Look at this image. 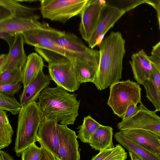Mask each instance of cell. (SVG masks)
<instances>
[{"instance_id": "f1b7e54d", "label": "cell", "mask_w": 160, "mask_h": 160, "mask_svg": "<svg viewBox=\"0 0 160 160\" xmlns=\"http://www.w3.org/2000/svg\"><path fill=\"white\" fill-rule=\"evenodd\" d=\"M114 4H108L124 11L125 12L143 3L148 4V0H123L115 1Z\"/></svg>"}, {"instance_id": "d6986e66", "label": "cell", "mask_w": 160, "mask_h": 160, "mask_svg": "<svg viewBox=\"0 0 160 160\" xmlns=\"http://www.w3.org/2000/svg\"><path fill=\"white\" fill-rule=\"evenodd\" d=\"M24 37L22 34L16 35L13 44L9 48L8 62L5 70L23 69L28 59L24 48Z\"/></svg>"}, {"instance_id": "ee69618b", "label": "cell", "mask_w": 160, "mask_h": 160, "mask_svg": "<svg viewBox=\"0 0 160 160\" xmlns=\"http://www.w3.org/2000/svg\"></svg>"}, {"instance_id": "e575fe53", "label": "cell", "mask_w": 160, "mask_h": 160, "mask_svg": "<svg viewBox=\"0 0 160 160\" xmlns=\"http://www.w3.org/2000/svg\"><path fill=\"white\" fill-rule=\"evenodd\" d=\"M114 148V147L100 151L98 153L92 157L91 160H104L112 152Z\"/></svg>"}, {"instance_id": "7402d4cb", "label": "cell", "mask_w": 160, "mask_h": 160, "mask_svg": "<svg viewBox=\"0 0 160 160\" xmlns=\"http://www.w3.org/2000/svg\"><path fill=\"white\" fill-rule=\"evenodd\" d=\"M152 65L150 78L143 86L146 91V97L155 107L154 111L156 112L160 111V73L152 64Z\"/></svg>"}, {"instance_id": "484cf974", "label": "cell", "mask_w": 160, "mask_h": 160, "mask_svg": "<svg viewBox=\"0 0 160 160\" xmlns=\"http://www.w3.org/2000/svg\"><path fill=\"white\" fill-rule=\"evenodd\" d=\"M23 69L15 68L6 70L0 73V86L22 82Z\"/></svg>"}, {"instance_id": "e0dca14e", "label": "cell", "mask_w": 160, "mask_h": 160, "mask_svg": "<svg viewBox=\"0 0 160 160\" xmlns=\"http://www.w3.org/2000/svg\"><path fill=\"white\" fill-rule=\"evenodd\" d=\"M50 76L41 71L31 84L23 90L19 96L20 103L22 106L33 102H36L42 92L51 83Z\"/></svg>"}, {"instance_id": "7c38bea8", "label": "cell", "mask_w": 160, "mask_h": 160, "mask_svg": "<svg viewBox=\"0 0 160 160\" xmlns=\"http://www.w3.org/2000/svg\"><path fill=\"white\" fill-rule=\"evenodd\" d=\"M59 147L58 160H80L78 136L67 125L58 124Z\"/></svg>"}, {"instance_id": "b9f144b4", "label": "cell", "mask_w": 160, "mask_h": 160, "mask_svg": "<svg viewBox=\"0 0 160 160\" xmlns=\"http://www.w3.org/2000/svg\"><path fill=\"white\" fill-rule=\"evenodd\" d=\"M152 132L158 135L160 138V132Z\"/></svg>"}, {"instance_id": "4dcf8cb0", "label": "cell", "mask_w": 160, "mask_h": 160, "mask_svg": "<svg viewBox=\"0 0 160 160\" xmlns=\"http://www.w3.org/2000/svg\"><path fill=\"white\" fill-rule=\"evenodd\" d=\"M20 83L0 86V93L4 95L13 97L21 88Z\"/></svg>"}, {"instance_id": "4fadbf2b", "label": "cell", "mask_w": 160, "mask_h": 160, "mask_svg": "<svg viewBox=\"0 0 160 160\" xmlns=\"http://www.w3.org/2000/svg\"><path fill=\"white\" fill-rule=\"evenodd\" d=\"M40 16L14 17L0 21V32H8L16 35L36 29L45 28L48 24L38 21Z\"/></svg>"}, {"instance_id": "7bdbcfd3", "label": "cell", "mask_w": 160, "mask_h": 160, "mask_svg": "<svg viewBox=\"0 0 160 160\" xmlns=\"http://www.w3.org/2000/svg\"><path fill=\"white\" fill-rule=\"evenodd\" d=\"M0 160H2L0 158Z\"/></svg>"}, {"instance_id": "44dd1931", "label": "cell", "mask_w": 160, "mask_h": 160, "mask_svg": "<svg viewBox=\"0 0 160 160\" xmlns=\"http://www.w3.org/2000/svg\"><path fill=\"white\" fill-rule=\"evenodd\" d=\"M113 129L111 127L101 125L92 136L89 144L99 151L114 147L112 142Z\"/></svg>"}, {"instance_id": "5b68a950", "label": "cell", "mask_w": 160, "mask_h": 160, "mask_svg": "<svg viewBox=\"0 0 160 160\" xmlns=\"http://www.w3.org/2000/svg\"><path fill=\"white\" fill-rule=\"evenodd\" d=\"M54 40L67 52L72 66L84 63L99 66V50L87 47L74 34L58 30Z\"/></svg>"}, {"instance_id": "5bb4252c", "label": "cell", "mask_w": 160, "mask_h": 160, "mask_svg": "<svg viewBox=\"0 0 160 160\" xmlns=\"http://www.w3.org/2000/svg\"><path fill=\"white\" fill-rule=\"evenodd\" d=\"M58 122L47 117L43 118L37 135V141L42 143L56 158L59 147Z\"/></svg>"}, {"instance_id": "2e32d148", "label": "cell", "mask_w": 160, "mask_h": 160, "mask_svg": "<svg viewBox=\"0 0 160 160\" xmlns=\"http://www.w3.org/2000/svg\"><path fill=\"white\" fill-rule=\"evenodd\" d=\"M134 78L139 84L143 85L150 77L152 64L148 56L143 49L133 53L129 61Z\"/></svg>"}, {"instance_id": "f546056e", "label": "cell", "mask_w": 160, "mask_h": 160, "mask_svg": "<svg viewBox=\"0 0 160 160\" xmlns=\"http://www.w3.org/2000/svg\"><path fill=\"white\" fill-rule=\"evenodd\" d=\"M127 153L120 144H117L112 152L104 160H126Z\"/></svg>"}, {"instance_id": "9a60e30c", "label": "cell", "mask_w": 160, "mask_h": 160, "mask_svg": "<svg viewBox=\"0 0 160 160\" xmlns=\"http://www.w3.org/2000/svg\"><path fill=\"white\" fill-rule=\"evenodd\" d=\"M120 132L128 138L160 156V138L154 133L142 129Z\"/></svg>"}, {"instance_id": "83f0119b", "label": "cell", "mask_w": 160, "mask_h": 160, "mask_svg": "<svg viewBox=\"0 0 160 160\" xmlns=\"http://www.w3.org/2000/svg\"><path fill=\"white\" fill-rule=\"evenodd\" d=\"M21 155L22 160H40L42 156V149L35 143L25 149Z\"/></svg>"}, {"instance_id": "ac0fdd59", "label": "cell", "mask_w": 160, "mask_h": 160, "mask_svg": "<svg viewBox=\"0 0 160 160\" xmlns=\"http://www.w3.org/2000/svg\"><path fill=\"white\" fill-rule=\"evenodd\" d=\"M38 9L23 5L17 0H0V21L14 17H32Z\"/></svg>"}, {"instance_id": "74e56055", "label": "cell", "mask_w": 160, "mask_h": 160, "mask_svg": "<svg viewBox=\"0 0 160 160\" xmlns=\"http://www.w3.org/2000/svg\"><path fill=\"white\" fill-rule=\"evenodd\" d=\"M151 55L160 59V41L153 47Z\"/></svg>"}, {"instance_id": "30bf717a", "label": "cell", "mask_w": 160, "mask_h": 160, "mask_svg": "<svg viewBox=\"0 0 160 160\" xmlns=\"http://www.w3.org/2000/svg\"><path fill=\"white\" fill-rule=\"evenodd\" d=\"M106 1L90 0L80 14L79 31L82 38L87 42L97 27L101 12Z\"/></svg>"}, {"instance_id": "4316f807", "label": "cell", "mask_w": 160, "mask_h": 160, "mask_svg": "<svg viewBox=\"0 0 160 160\" xmlns=\"http://www.w3.org/2000/svg\"><path fill=\"white\" fill-rule=\"evenodd\" d=\"M22 106L15 98L0 93V109L10 112L13 115L18 114Z\"/></svg>"}, {"instance_id": "277c9868", "label": "cell", "mask_w": 160, "mask_h": 160, "mask_svg": "<svg viewBox=\"0 0 160 160\" xmlns=\"http://www.w3.org/2000/svg\"><path fill=\"white\" fill-rule=\"evenodd\" d=\"M57 30L49 26L27 32L22 34L24 42L33 46L36 52L48 63L65 58L69 59L67 52L54 40Z\"/></svg>"}, {"instance_id": "cb8c5ba5", "label": "cell", "mask_w": 160, "mask_h": 160, "mask_svg": "<svg viewBox=\"0 0 160 160\" xmlns=\"http://www.w3.org/2000/svg\"><path fill=\"white\" fill-rule=\"evenodd\" d=\"M13 133L6 112L0 109V150L11 144Z\"/></svg>"}, {"instance_id": "f35d334b", "label": "cell", "mask_w": 160, "mask_h": 160, "mask_svg": "<svg viewBox=\"0 0 160 160\" xmlns=\"http://www.w3.org/2000/svg\"><path fill=\"white\" fill-rule=\"evenodd\" d=\"M0 158L2 160H15L9 153L2 150H0Z\"/></svg>"}, {"instance_id": "8d00e7d4", "label": "cell", "mask_w": 160, "mask_h": 160, "mask_svg": "<svg viewBox=\"0 0 160 160\" xmlns=\"http://www.w3.org/2000/svg\"><path fill=\"white\" fill-rule=\"evenodd\" d=\"M148 58L160 73V59L152 55L148 56Z\"/></svg>"}, {"instance_id": "603a6c76", "label": "cell", "mask_w": 160, "mask_h": 160, "mask_svg": "<svg viewBox=\"0 0 160 160\" xmlns=\"http://www.w3.org/2000/svg\"><path fill=\"white\" fill-rule=\"evenodd\" d=\"M116 140L128 151L136 154L142 160H160V156L128 138L120 131L114 135Z\"/></svg>"}, {"instance_id": "d6a6232c", "label": "cell", "mask_w": 160, "mask_h": 160, "mask_svg": "<svg viewBox=\"0 0 160 160\" xmlns=\"http://www.w3.org/2000/svg\"><path fill=\"white\" fill-rule=\"evenodd\" d=\"M139 110V108L137 105L132 104L129 106L122 118V121L125 120L136 113Z\"/></svg>"}, {"instance_id": "d590c367", "label": "cell", "mask_w": 160, "mask_h": 160, "mask_svg": "<svg viewBox=\"0 0 160 160\" xmlns=\"http://www.w3.org/2000/svg\"><path fill=\"white\" fill-rule=\"evenodd\" d=\"M8 55L6 54H2L0 56V73L4 71L8 62Z\"/></svg>"}, {"instance_id": "8992f818", "label": "cell", "mask_w": 160, "mask_h": 160, "mask_svg": "<svg viewBox=\"0 0 160 160\" xmlns=\"http://www.w3.org/2000/svg\"><path fill=\"white\" fill-rule=\"evenodd\" d=\"M107 104L114 114L122 118L128 107L141 102L139 84L129 79L115 82L110 86Z\"/></svg>"}, {"instance_id": "9c48e42d", "label": "cell", "mask_w": 160, "mask_h": 160, "mask_svg": "<svg viewBox=\"0 0 160 160\" xmlns=\"http://www.w3.org/2000/svg\"><path fill=\"white\" fill-rule=\"evenodd\" d=\"M138 108V111L135 115L118 123L117 127L120 131L142 129L160 132V117L156 114V112L148 110L141 102Z\"/></svg>"}, {"instance_id": "7a4b0ae2", "label": "cell", "mask_w": 160, "mask_h": 160, "mask_svg": "<svg viewBox=\"0 0 160 160\" xmlns=\"http://www.w3.org/2000/svg\"><path fill=\"white\" fill-rule=\"evenodd\" d=\"M77 96L69 93L58 86L45 88L41 93L37 102L42 112V119L47 117L60 121L61 124H73L78 115L80 104Z\"/></svg>"}, {"instance_id": "3957f363", "label": "cell", "mask_w": 160, "mask_h": 160, "mask_svg": "<svg viewBox=\"0 0 160 160\" xmlns=\"http://www.w3.org/2000/svg\"><path fill=\"white\" fill-rule=\"evenodd\" d=\"M14 151L18 157L37 141V135L42 120V112L36 102L22 106L18 116Z\"/></svg>"}, {"instance_id": "836d02e7", "label": "cell", "mask_w": 160, "mask_h": 160, "mask_svg": "<svg viewBox=\"0 0 160 160\" xmlns=\"http://www.w3.org/2000/svg\"><path fill=\"white\" fill-rule=\"evenodd\" d=\"M40 145L42 152V156L40 160H58L55 156L48 150L41 142Z\"/></svg>"}, {"instance_id": "ffe728a7", "label": "cell", "mask_w": 160, "mask_h": 160, "mask_svg": "<svg viewBox=\"0 0 160 160\" xmlns=\"http://www.w3.org/2000/svg\"><path fill=\"white\" fill-rule=\"evenodd\" d=\"M44 66L42 57L37 52L32 53L28 56L27 62L23 69V90L34 81L39 72L43 70Z\"/></svg>"}, {"instance_id": "1f68e13d", "label": "cell", "mask_w": 160, "mask_h": 160, "mask_svg": "<svg viewBox=\"0 0 160 160\" xmlns=\"http://www.w3.org/2000/svg\"><path fill=\"white\" fill-rule=\"evenodd\" d=\"M17 35L6 32H0V38L5 40L8 44L9 48L13 44Z\"/></svg>"}, {"instance_id": "d4e9b609", "label": "cell", "mask_w": 160, "mask_h": 160, "mask_svg": "<svg viewBox=\"0 0 160 160\" xmlns=\"http://www.w3.org/2000/svg\"><path fill=\"white\" fill-rule=\"evenodd\" d=\"M101 125L90 115L84 117L82 124L77 128L79 129L78 138L82 142L89 143L92 136Z\"/></svg>"}, {"instance_id": "8fae6325", "label": "cell", "mask_w": 160, "mask_h": 160, "mask_svg": "<svg viewBox=\"0 0 160 160\" xmlns=\"http://www.w3.org/2000/svg\"><path fill=\"white\" fill-rule=\"evenodd\" d=\"M125 13L121 9L107 4L106 2V4L101 12L96 28L88 42L89 47L93 49L99 45L108 31Z\"/></svg>"}, {"instance_id": "52a82bcc", "label": "cell", "mask_w": 160, "mask_h": 160, "mask_svg": "<svg viewBox=\"0 0 160 160\" xmlns=\"http://www.w3.org/2000/svg\"><path fill=\"white\" fill-rule=\"evenodd\" d=\"M90 0H41L39 9L44 18L65 24L80 15Z\"/></svg>"}, {"instance_id": "60d3db41", "label": "cell", "mask_w": 160, "mask_h": 160, "mask_svg": "<svg viewBox=\"0 0 160 160\" xmlns=\"http://www.w3.org/2000/svg\"><path fill=\"white\" fill-rule=\"evenodd\" d=\"M157 17L158 20L159 29L160 30V8L157 11Z\"/></svg>"}, {"instance_id": "ab89813d", "label": "cell", "mask_w": 160, "mask_h": 160, "mask_svg": "<svg viewBox=\"0 0 160 160\" xmlns=\"http://www.w3.org/2000/svg\"><path fill=\"white\" fill-rule=\"evenodd\" d=\"M129 156L131 160H142L139 157L133 153L128 151Z\"/></svg>"}, {"instance_id": "6da1fadb", "label": "cell", "mask_w": 160, "mask_h": 160, "mask_svg": "<svg viewBox=\"0 0 160 160\" xmlns=\"http://www.w3.org/2000/svg\"><path fill=\"white\" fill-rule=\"evenodd\" d=\"M125 43L120 32L112 31L99 45V63L94 84L98 90H104L121 79Z\"/></svg>"}, {"instance_id": "ba28073f", "label": "cell", "mask_w": 160, "mask_h": 160, "mask_svg": "<svg viewBox=\"0 0 160 160\" xmlns=\"http://www.w3.org/2000/svg\"><path fill=\"white\" fill-rule=\"evenodd\" d=\"M49 76L57 86L68 91L74 92L80 87L71 61L65 58L58 61L48 63Z\"/></svg>"}]
</instances>
